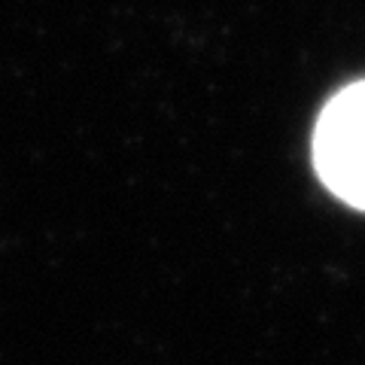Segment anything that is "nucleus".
Returning <instances> with one entry per match:
<instances>
[{"instance_id": "nucleus-1", "label": "nucleus", "mask_w": 365, "mask_h": 365, "mask_svg": "<svg viewBox=\"0 0 365 365\" xmlns=\"http://www.w3.org/2000/svg\"><path fill=\"white\" fill-rule=\"evenodd\" d=\"M314 162L341 201L365 210V83L329 101L314 131Z\"/></svg>"}]
</instances>
